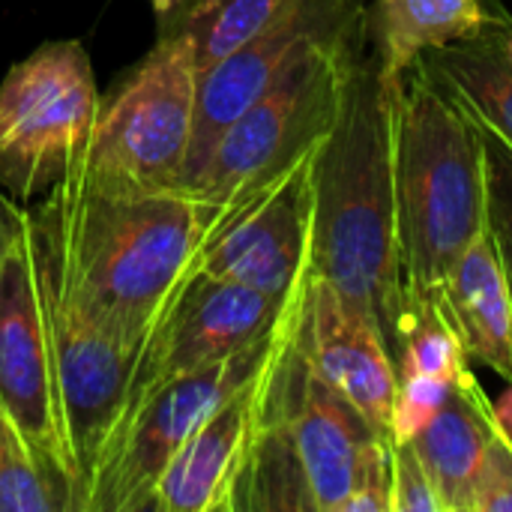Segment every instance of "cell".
<instances>
[{
    "mask_svg": "<svg viewBox=\"0 0 512 512\" xmlns=\"http://www.w3.org/2000/svg\"><path fill=\"white\" fill-rule=\"evenodd\" d=\"M228 210L183 186H123L78 168L33 207L84 303L138 360L201 273Z\"/></svg>",
    "mask_w": 512,
    "mask_h": 512,
    "instance_id": "cell-1",
    "label": "cell"
},
{
    "mask_svg": "<svg viewBox=\"0 0 512 512\" xmlns=\"http://www.w3.org/2000/svg\"><path fill=\"white\" fill-rule=\"evenodd\" d=\"M399 84L381 75L366 33L351 54L336 120L312 156V273L378 324L393 360L402 321L393 171Z\"/></svg>",
    "mask_w": 512,
    "mask_h": 512,
    "instance_id": "cell-2",
    "label": "cell"
},
{
    "mask_svg": "<svg viewBox=\"0 0 512 512\" xmlns=\"http://www.w3.org/2000/svg\"><path fill=\"white\" fill-rule=\"evenodd\" d=\"M402 315L435 300L459 255L489 228L483 144L462 102L414 63L393 117Z\"/></svg>",
    "mask_w": 512,
    "mask_h": 512,
    "instance_id": "cell-3",
    "label": "cell"
},
{
    "mask_svg": "<svg viewBox=\"0 0 512 512\" xmlns=\"http://www.w3.org/2000/svg\"><path fill=\"white\" fill-rule=\"evenodd\" d=\"M294 300L267 366L261 426L240 480L237 512H342L369 447L381 438L297 351Z\"/></svg>",
    "mask_w": 512,
    "mask_h": 512,
    "instance_id": "cell-4",
    "label": "cell"
},
{
    "mask_svg": "<svg viewBox=\"0 0 512 512\" xmlns=\"http://www.w3.org/2000/svg\"><path fill=\"white\" fill-rule=\"evenodd\" d=\"M366 9L369 3L339 30L309 45L225 129L204 168L183 189L234 207L312 156L336 120L351 54L369 33Z\"/></svg>",
    "mask_w": 512,
    "mask_h": 512,
    "instance_id": "cell-5",
    "label": "cell"
},
{
    "mask_svg": "<svg viewBox=\"0 0 512 512\" xmlns=\"http://www.w3.org/2000/svg\"><path fill=\"white\" fill-rule=\"evenodd\" d=\"M102 99L81 42H45L0 78V186L27 204L87 153Z\"/></svg>",
    "mask_w": 512,
    "mask_h": 512,
    "instance_id": "cell-6",
    "label": "cell"
},
{
    "mask_svg": "<svg viewBox=\"0 0 512 512\" xmlns=\"http://www.w3.org/2000/svg\"><path fill=\"white\" fill-rule=\"evenodd\" d=\"M195 48L183 33L159 30L147 57L102 102L78 171L123 183L180 186L198 108Z\"/></svg>",
    "mask_w": 512,
    "mask_h": 512,
    "instance_id": "cell-7",
    "label": "cell"
},
{
    "mask_svg": "<svg viewBox=\"0 0 512 512\" xmlns=\"http://www.w3.org/2000/svg\"><path fill=\"white\" fill-rule=\"evenodd\" d=\"M279 327L264 342L228 360L156 384L111 435L93 468L84 512H150L156 480L168 462L192 438L201 420L261 369L276 345Z\"/></svg>",
    "mask_w": 512,
    "mask_h": 512,
    "instance_id": "cell-8",
    "label": "cell"
},
{
    "mask_svg": "<svg viewBox=\"0 0 512 512\" xmlns=\"http://www.w3.org/2000/svg\"><path fill=\"white\" fill-rule=\"evenodd\" d=\"M0 402L33 456L57 477L78 512L75 462L39 294L27 204H21L15 240L0 264Z\"/></svg>",
    "mask_w": 512,
    "mask_h": 512,
    "instance_id": "cell-9",
    "label": "cell"
},
{
    "mask_svg": "<svg viewBox=\"0 0 512 512\" xmlns=\"http://www.w3.org/2000/svg\"><path fill=\"white\" fill-rule=\"evenodd\" d=\"M312 156L228 210L201 273L282 303L303 288L312 270Z\"/></svg>",
    "mask_w": 512,
    "mask_h": 512,
    "instance_id": "cell-10",
    "label": "cell"
},
{
    "mask_svg": "<svg viewBox=\"0 0 512 512\" xmlns=\"http://www.w3.org/2000/svg\"><path fill=\"white\" fill-rule=\"evenodd\" d=\"M288 303L273 300L249 285L198 273L186 288V294L180 297V303L174 306L165 327L159 330V336L141 354L117 426L156 384L207 369L219 360H228L264 342L279 327Z\"/></svg>",
    "mask_w": 512,
    "mask_h": 512,
    "instance_id": "cell-11",
    "label": "cell"
},
{
    "mask_svg": "<svg viewBox=\"0 0 512 512\" xmlns=\"http://www.w3.org/2000/svg\"><path fill=\"white\" fill-rule=\"evenodd\" d=\"M363 6L366 0H294L270 27L204 69L198 78L195 129L180 186L204 168L225 129L261 99L309 45L339 30Z\"/></svg>",
    "mask_w": 512,
    "mask_h": 512,
    "instance_id": "cell-12",
    "label": "cell"
},
{
    "mask_svg": "<svg viewBox=\"0 0 512 512\" xmlns=\"http://www.w3.org/2000/svg\"><path fill=\"white\" fill-rule=\"evenodd\" d=\"M291 336L315 375L390 441L399 369L378 324L324 276L309 270L294 300Z\"/></svg>",
    "mask_w": 512,
    "mask_h": 512,
    "instance_id": "cell-13",
    "label": "cell"
},
{
    "mask_svg": "<svg viewBox=\"0 0 512 512\" xmlns=\"http://www.w3.org/2000/svg\"><path fill=\"white\" fill-rule=\"evenodd\" d=\"M270 357L273 351L261 369L231 396H225L177 450V456L156 480L150 512H237L240 480L261 426Z\"/></svg>",
    "mask_w": 512,
    "mask_h": 512,
    "instance_id": "cell-14",
    "label": "cell"
},
{
    "mask_svg": "<svg viewBox=\"0 0 512 512\" xmlns=\"http://www.w3.org/2000/svg\"><path fill=\"white\" fill-rule=\"evenodd\" d=\"M435 303L465 357L486 363L512 384V294L492 222L450 267Z\"/></svg>",
    "mask_w": 512,
    "mask_h": 512,
    "instance_id": "cell-15",
    "label": "cell"
},
{
    "mask_svg": "<svg viewBox=\"0 0 512 512\" xmlns=\"http://www.w3.org/2000/svg\"><path fill=\"white\" fill-rule=\"evenodd\" d=\"M366 24L381 75L399 81L432 48L512 30V15L501 0H375Z\"/></svg>",
    "mask_w": 512,
    "mask_h": 512,
    "instance_id": "cell-16",
    "label": "cell"
},
{
    "mask_svg": "<svg viewBox=\"0 0 512 512\" xmlns=\"http://www.w3.org/2000/svg\"><path fill=\"white\" fill-rule=\"evenodd\" d=\"M495 405L465 366L435 417L411 438L444 512H471V489L486 450Z\"/></svg>",
    "mask_w": 512,
    "mask_h": 512,
    "instance_id": "cell-17",
    "label": "cell"
},
{
    "mask_svg": "<svg viewBox=\"0 0 512 512\" xmlns=\"http://www.w3.org/2000/svg\"><path fill=\"white\" fill-rule=\"evenodd\" d=\"M507 33L510 30H492L468 42L432 48L420 54L417 63L512 144V63L504 54Z\"/></svg>",
    "mask_w": 512,
    "mask_h": 512,
    "instance_id": "cell-18",
    "label": "cell"
},
{
    "mask_svg": "<svg viewBox=\"0 0 512 512\" xmlns=\"http://www.w3.org/2000/svg\"><path fill=\"white\" fill-rule=\"evenodd\" d=\"M294 0H180L159 15V30L183 33L195 48L198 72L270 27Z\"/></svg>",
    "mask_w": 512,
    "mask_h": 512,
    "instance_id": "cell-19",
    "label": "cell"
},
{
    "mask_svg": "<svg viewBox=\"0 0 512 512\" xmlns=\"http://www.w3.org/2000/svg\"><path fill=\"white\" fill-rule=\"evenodd\" d=\"M0 512H75L69 492L33 456L0 402Z\"/></svg>",
    "mask_w": 512,
    "mask_h": 512,
    "instance_id": "cell-20",
    "label": "cell"
},
{
    "mask_svg": "<svg viewBox=\"0 0 512 512\" xmlns=\"http://www.w3.org/2000/svg\"><path fill=\"white\" fill-rule=\"evenodd\" d=\"M465 351L441 315L438 303H417L408 306L399 321V339H396V369L402 375H435L456 381L459 372L468 366Z\"/></svg>",
    "mask_w": 512,
    "mask_h": 512,
    "instance_id": "cell-21",
    "label": "cell"
},
{
    "mask_svg": "<svg viewBox=\"0 0 512 512\" xmlns=\"http://www.w3.org/2000/svg\"><path fill=\"white\" fill-rule=\"evenodd\" d=\"M471 512H512V441L495 411L489 417L486 450L471 489Z\"/></svg>",
    "mask_w": 512,
    "mask_h": 512,
    "instance_id": "cell-22",
    "label": "cell"
},
{
    "mask_svg": "<svg viewBox=\"0 0 512 512\" xmlns=\"http://www.w3.org/2000/svg\"><path fill=\"white\" fill-rule=\"evenodd\" d=\"M462 102V99H459ZM462 108L477 126L486 162V192H489V222L512 234V144L480 114H474L465 102Z\"/></svg>",
    "mask_w": 512,
    "mask_h": 512,
    "instance_id": "cell-23",
    "label": "cell"
},
{
    "mask_svg": "<svg viewBox=\"0 0 512 512\" xmlns=\"http://www.w3.org/2000/svg\"><path fill=\"white\" fill-rule=\"evenodd\" d=\"M453 381L435 378V375H402L396 402H393V423H390V441H411L444 405L450 396Z\"/></svg>",
    "mask_w": 512,
    "mask_h": 512,
    "instance_id": "cell-24",
    "label": "cell"
},
{
    "mask_svg": "<svg viewBox=\"0 0 512 512\" xmlns=\"http://www.w3.org/2000/svg\"><path fill=\"white\" fill-rule=\"evenodd\" d=\"M390 512H444L411 441H390Z\"/></svg>",
    "mask_w": 512,
    "mask_h": 512,
    "instance_id": "cell-25",
    "label": "cell"
},
{
    "mask_svg": "<svg viewBox=\"0 0 512 512\" xmlns=\"http://www.w3.org/2000/svg\"><path fill=\"white\" fill-rule=\"evenodd\" d=\"M342 512H390V441L378 438L360 468L354 495Z\"/></svg>",
    "mask_w": 512,
    "mask_h": 512,
    "instance_id": "cell-26",
    "label": "cell"
},
{
    "mask_svg": "<svg viewBox=\"0 0 512 512\" xmlns=\"http://www.w3.org/2000/svg\"><path fill=\"white\" fill-rule=\"evenodd\" d=\"M18 219H21V204H18V201H9V198H3V195H0V264H3L6 249H9V246H12V240H15Z\"/></svg>",
    "mask_w": 512,
    "mask_h": 512,
    "instance_id": "cell-27",
    "label": "cell"
},
{
    "mask_svg": "<svg viewBox=\"0 0 512 512\" xmlns=\"http://www.w3.org/2000/svg\"><path fill=\"white\" fill-rule=\"evenodd\" d=\"M492 231H495V240H498V252H501V261H504V270H507V282H510L512 294V234L495 228V225H492Z\"/></svg>",
    "mask_w": 512,
    "mask_h": 512,
    "instance_id": "cell-28",
    "label": "cell"
},
{
    "mask_svg": "<svg viewBox=\"0 0 512 512\" xmlns=\"http://www.w3.org/2000/svg\"><path fill=\"white\" fill-rule=\"evenodd\" d=\"M495 417H498L501 429L510 435V441H512V384L507 387V393L495 402Z\"/></svg>",
    "mask_w": 512,
    "mask_h": 512,
    "instance_id": "cell-29",
    "label": "cell"
},
{
    "mask_svg": "<svg viewBox=\"0 0 512 512\" xmlns=\"http://www.w3.org/2000/svg\"><path fill=\"white\" fill-rule=\"evenodd\" d=\"M150 3H153L156 15H165V12H168V9H174V6H177L180 0H150Z\"/></svg>",
    "mask_w": 512,
    "mask_h": 512,
    "instance_id": "cell-30",
    "label": "cell"
},
{
    "mask_svg": "<svg viewBox=\"0 0 512 512\" xmlns=\"http://www.w3.org/2000/svg\"><path fill=\"white\" fill-rule=\"evenodd\" d=\"M504 54H507V60L512 63V30L504 36Z\"/></svg>",
    "mask_w": 512,
    "mask_h": 512,
    "instance_id": "cell-31",
    "label": "cell"
}]
</instances>
